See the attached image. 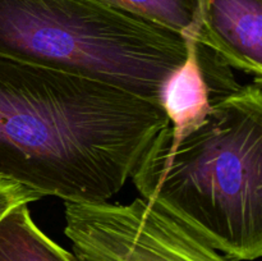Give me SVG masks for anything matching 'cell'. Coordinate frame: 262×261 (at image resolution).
I'll list each match as a JSON object with an SVG mask.
<instances>
[{
  "instance_id": "cell-1",
  "label": "cell",
  "mask_w": 262,
  "mask_h": 261,
  "mask_svg": "<svg viewBox=\"0 0 262 261\" xmlns=\"http://www.w3.org/2000/svg\"><path fill=\"white\" fill-rule=\"evenodd\" d=\"M168 124L160 102L0 54V177L38 199L109 201Z\"/></svg>"
},
{
  "instance_id": "cell-2",
  "label": "cell",
  "mask_w": 262,
  "mask_h": 261,
  "mask_svg": "<svg viewBox=\"0 0 262 261\" xmlns=\"http://www.w3.org/2000/svg\"><path fill=\"white\" fill-rule=\"evenodd\" d=\"M211 105L187 132L158 133L130 179L229 261L262 255V79L239 83L219 60L201 67Z\"/></svg>"
},
{
  "instance_id": "cell-3",
  "label": "cell",
  "mask_w": 262,
  "mask_h": 261,
  "mask_svg": "<svg viewBox=\"0 0 262 261\" xmlns=\"http://www.w3.org/2000/svg\"><path fill=\"white\" fill-rule=\"evenodd\" d=\"M187 38L102 0H0V54L160 102Z\"/></svg>"
},
{
  "instance_id": "cell-4",
  "label": "cell",
  "mask_w": 262,
  "mask_h": 261,
  "mask_svg": "<svg viewBox=\"0 0 262 261\" xmlns=\"http://www.w3.org/2000/svg\"><path fill=\"white\" fill-rule=\"evenodd\" d=\"M64 222L78 261H229L142 197L129 204L64 202Z\"/></svg>"
},
{
  "instance_id": "cell-5",
  "label": "cell",
  "mask_w": 262,
  "mask_h": 261,
  "mask_svg": "<svg viewBox=\"0 0 262 261\" xmlns=\"http://www.w3.org/2000/svg\"><path fill=\"white\" fill-rule=\"evenodd\" d=\"M189 36L230 69L262 79V0H199Z\"/></svg>"
},
{
  "instance_id": "cell-6",
  "label": "cell",
  "mask_w": 262,
  "mask_h": 261,
  "mask_svg": "<svg viewBox=\"0 0 262 261\" xmlns=\"http://www.w3.org/2000/svg\"><path fill=\"white\" fill-rule=\"evenodd\" d=\"M186 38L188 46L186 60L170 74L160 95V105L174 135L196 127L206 117L211 105L209 83L197 59L194 38L192 36Z\"/></svg>"
},
{
  "instance_id": "cell-7",
  "label": "cell",
  "mask_w": 262,
  "mask_h": 261,
  "mask_svg": "<svg viewBox=\"0 0 262 261\" xmlns=\"http://www.w3.org/2000/svg\"><path fill=\"white\" fill-rule=\"evenodd\" d=\"M0 261H78L36 225L28 204H18L0 217Z\"/></svg>"
},
{
  "instance_id": "cell-8",
  "label": "cell",
  "mask_w": 262,
  "mask_h": 261,
  "mask_svg": "<svg viewBox=\"0 0 262 261\" xmlns=\"http://www.w3.org/2000/svg\"><path fill=\"white\" fill-rule=\"evenodd\" d=\"M115 8L188 37L194 32L199 0H102Z\"/></svg>"
},
{
  "instance_id": "cell-9",
  "label": "cell",
  "mask_w": 262,
  "mask_h": 261,
  "mask_svg": "<svg viewBox=\"0 0 262 261\" xmlns=\"http://www.w3.org/2000/svg\"><path fill=\"white\" fill-rule=\"evenodd\" d=\"M2 206H3V187H2V183H0V210H2Z\"/></svg>"
}]
</instances>
